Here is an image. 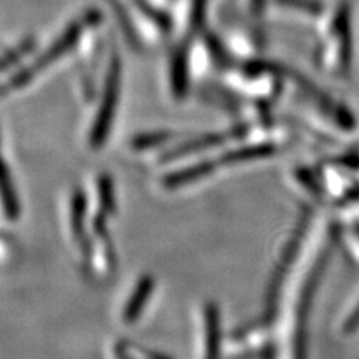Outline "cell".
<instances>
[{
    "label": "cell",
    "instance_id": "obj_1",
    "mask_svg": "<svg viewBox=\"0 0 359 359\" xmlns=\"http://www.w3.org/2000/svg\"><path fill=\"white\" fill-rule=\"evenodd\" d=\"M100 20H102V15H100L99 11L93 9V11H88L87 14L81 15L74 22H71V25L67 26L66 30L63 32V35L55 41L47 51H43L35 62L26 66L25 69H21L20 72L14 74L4 84H0V99L8 96L9 93L17 92V90L22 87L29 86V83L35 80L43 69H47L48 66H51L53 63L62 59L63 55L72 51L75 48V45L78 43V41H80L83 33L88 27L96 26Z\"/></svg>",
    "mask_w": 359,
    "mask_h": 359
},
{
    "label": "cell",
    "instance_id": "obj_2",
    "mask_svg": "<svg viewBox=\"0 0 359 359\" xmlns=\"http://www.w3.org/2000/svg\"><path fill=\"white\" fill-rule=\"evenodd\" d=\"M121 90V59L114 51L109 59V65L107 69L105 87L100 100L99 111L96 114L95 123L90 130V145L93 149H100L109 137V132L114 125L118 97Z\"/></svg>",
    "mask_w": 359,
    "mask_h": 359
},
{
    "label": "cell",
    "instance_id": "obj_3",
    "mask_svg": "<svg viewBox=\"0 0 359 359\" xmlns=\"http://www.w3.org/2000/svg\"><path fill=\"white\" fill-rule=\"evenodd\" d=\"M323 66L335 75H346L352 63V21L351 8L343 5L332 20L322 51Z\"/></svg>",
    "mask_w": 359,
    "mask_h": 359
},
{
    "label": "cell",
    "instance_id": "obj_4",
    "mask_svg": "<svg viewBox=\"0 0 359 359\" xmlns=\"http://www.w3.org/2000/svg\"><path fill=\"white\" fill-rule=\"evenodd\" d=\"M86 215H87V196L81 189H76L71 199V229L75 241L81 245L86 257L90 256V243L86 237Z\"/></svg>",
    "mask_w": 359,
    "mask_h": 359
},
{
    "label": "cell",
    "instance_id": "obj_5",
    "mask_svg": "<svg viewBox=\"0 0 359 359\" xmlns=\"http://www.w3.org/2000/svg\"><path fill=\"white\" fill-rule=\"evenodd\" d=\"M205 314V359H220V311L217 304L208 302L204 310Z\"/></svg>",
    "mask_w": 359,
    "mask_h": 359
},
{
    "label": "cell",
    "instance_id": "obj_6",
    "mask_svg": "<svg viewBox=\"0 0 359 359\" xmlns=\"http://www.w3.org/2000/svg\"><path fill=\"white\" fill-rule=\"evenodd\" d=\"M215 170H216L215 162L204 161V162H199L194 166H189V168H186V170L175 171L172 174L165 175L162 183L166 189H178V187H183V186L198 182V180L210 175Z\"/></svg>",
    "mask_w": 359,
    "mask_h": 359
},
{
    "label": "cell",
    "instance_id": "obj_7",
    "mask_svg": "<svg viewBox=\"0 0 359 359\" xmlns=\"http://www.w3.org/2000/svg\"><path fill=\"white\" fill-rule=\"evenodd\" d=\"M153 289H154L153 277L144 276L138 282L137 287H135L133 294L130 295L128 304L125 307V313H123V319H125L126 323H133L141 316L142 309L145 307V304H147L151 297Z\"/></svg>",
    "mask_w": 359,
    "mask_h": 359
},
{
    "label": "cell",
    "instance_id": "obj_8",
    "mask_svg": "<svg viewBox=\"0 0 359 359\" xmlns=\"http://www.w3.org/2000/svg\"><path fill=\"white\" fill-rule=\"evenodd\" d=\"M0 199L5 215L9 220H17L20 216V201L13 178H11L6 163L0 157Z\"/></svg>",
    "mask_w": 359,
    "mask_h": 359
},
{
    "label": "cell",
    "instance_id": "obj_9",
    "mask_svg": "<svg viewBox=\"0 0 359 359\" xmlns=\"http://www.w3.org/2000/svg\"><path fill=\"white\" fill-rule=\"evenodd\" d=\"M226 138H228V135H220V133L204 135V137H199L196 140H192V141L178 145V147H175L174 150H171L163 157V161H174V159H178V157L187 156L190 153L212 149V147H216V145L223 144V141Z\"/></svg>",
    "mask_w": 359,
    "mask_h": 359
},
{
    "label": "cell",
    "instance_id": "obj_10",
    "mask_svg": "<svg viewBox=\"0 0 359 359\" xmlns=\"http://www.w3.org/2000/svg\"><path fill=\"white\" fill-rule=\"evenodd\" d=\"M276 147L269 144H259V145H249V147H241L238 150L229 151L223 156L224 163H238L245 161H255V159H262V157H268L274 154Z\"/></svg>",
    "mask_w": 359,
    "mask_h": 359
},
{
    "label": "cell",
    "instance_id": "obj_11",
    "mask_svg": "<svg viewBox=\"0 0 359 359\" xmlns=\"http://www.w3.org/2000/svg\"><path fill=\"white\" fill-rule=\"evenodd\" d=\"M172 88L178 97H183L189 87V63L184 48L180 50L172 60Z\"/></svg>",
    "mask_w": 359,
    "mask_h": 359
},
{
    "label": "cell",
    "instance_id": "obj_12",
    "mask_svg": "<svg viewBox=\"0 0 359 359\" xmlns=\"http://www.w3.org/2000/svg\"><path fill=\"white\" fill-rule=\"evenodd\" d=\"M33 47H35V41L29 38L21 41L14 48H11L0 55V74L17 65L22 57H26V55L33 50Z\"/></svg>",
    "mask_w": 359,
    "mask_h": 359
},
{
    "label": "cell",
    "instance_id": "obj_13",
    "mask_svg": "<svg viewBox=\"0 0 359 359\" xmlns=\"http://www.w3.org/2000/svg\"><path fill=\"white\" fill-rule=\"evenodd\" d=\"M277 5L290 11H297L298 14L307 15L310 18H316L322 14V5L318 0H277Z\"/></svg>",
    "mask_w": 359,
    "mask_h": 359
},
{
    "label": "cell",
    "instance_id": "obj_14",
    "mask_svg": "<svg viewBox=\"0 0 359 359\" xmlns=\"http://www.w3.org/2000/svg\"><path fill=\"white\" fill-rule=\"evenodd\" d=\"M99 189V201L100 207L105 215H111L116 210V196H114V186H112V180L109 175H102L99 178L97 183Z\"/></svg>",
    "mask_w": 359,
    "mask_h": 359
},
{
    "label": "cell",
    "instance_id": "obj_15",
    "mask_svg": "<svg viewBox=\"0 0 359 359\" xmlns=\"http://www.w3.org/2000/svg\"><path fill=\"white\" fill-rule=\"evenodd\" d=\"M171 140V133L168 132H153V133H144L138 135L132 140V147L135 150H149L156 145H161Z\"/></svg>",
    "mask_w": 359,
    "mask_h": 359
},
{
    "label": "cell",
    "instance_id": "obj_16",
    "mask_svg": "<svg viewBox=\"0 0 359 359\" xmlns=\"http://www.w3.org/2000/svg\"><path fill=\"white\" fill-rule=\"evenodd\" d=\"M135 6L140 8L142 11V14L147 15L151 21H154L157 26H159L162 30H170L171 29V20L170 17H166L163 13H161L159 9H156L149 0H132Z\"/></svg>",
    "mask_w": 359,
    "mask_h": 359
},
{
    "label": "cell",
    "instance_id": "obj_17",
    "mask_svg": "<svg viewBox=\"0 0 359 359\" xmlns=\"http://www.w3.org/2000/svg\"><path fill=\"white\" fill-rule=\"evenodd\" d=\"M208 0H194L192 11H190V26L195 30L202 27V22L205 18V11H207Z\"/></svg>",
    "mask_w": 359,
    "mask_h": 359
},
{
    "label": "cell",
    "instance_id": "obj_18",
    "mask_svg": "<svg viewBox=\"0 0 359 359\" xmlns=\"http://www.w3.org/2000/svg\"><path fill=\"white\" fill-rule=\"evenodd\" d=\"M250 4L253 8V13L256 15H261L264 8H265V0H250Z\"/></svg>",
    "mask_w": 359,
    "mask_h": 359
},
{
    "label": "cell",
    "instance_id": "obj_19",
    "mask_svg": "<svg viewBox=\"0 0 359 359\" xmlns=\"http://www.w3.org/2000/svg\"><path fill=\"white\" fill-rule=\"evenodd\" d=\"M116 358H117V359H132V358L128 355V352H126V349H125V346H121V344H118V346L116 347Z\"/></svg>",
    "mask_w": 359,
    "mask_h": 359
},
{
    "label": "cell",
    "instance_id": "obj_20",
    "mask_svg": "<svg viewBox=\"0 0 359 359\" xmlns=\"http://www.w3.org/2000/svg\"><path fill=\"white\" fill-rule=\"evenodd\" d=\"M145 355H147L149 359H170V358H166L157 352H151V351H145Z\"/></svg>",
    "mask_w": 359,
    "mask_h": 359
}]
</instances>
